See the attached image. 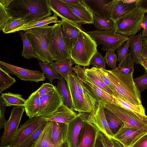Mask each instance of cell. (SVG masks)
<instances>
[{"label":"cell","instance_id":"d6a6232c","mask_svg":"<svg viewBox=\"0 0 147 147\" xmlns=\"http://www.w3.org/2000/svg\"><path fill=\"white\" fill-rule=\"evenodd\" d=\"M84 69L85 77L87 80L112 95L115 94L114 92L97 76L91 68H86L84 67Z\"/></svg>","mask_w":147,"mask_h":147},{"label":"cell","instance_id":"44dd1931","mask_svg":"<svg viewBox=\"0 0 147 147\" xmlns=\"http://www.w3.org/2000/svg\"><path fill=\"white\" fill-rule=\"evenodd\" d=\"M140 0L131 3H124L122 0H114L110 12V18L116 22L117 20L138 7Z\"/></svg>","mask_w":147,"mask_h":147},{"label":"cell","instance_id":"e575fe53","mask_svg":"<svg viewBox=\"0 0 147 147\" xmlns=\"http://www.w3.org/2000/svg\"><path fill=\"white\" fill-rule=\"evenodd\" d=\"M72 61L70 59L61 62H53L51 65L65 81L68 76L71 75L73 72Z\"/></svg>","mask_w":147,"mask_h":147},{"label":"cell","instance_id":"74e56055","mask_svg":"<svg viewBox=\"0 0 147 147\" xmlns=\"http://www.w3.org/2000/svg\"><path fill=\"white\" fill-rule=\"evenodd\" d=\"M27 23L24 18L11 17L6 22L2 31L4 34L12 33L13 31Z\"/></svg>","mask_w":147,"mask_h":147},{"label":"cell","instance_id":"680465c9","mask_svg":"<svg viewBox=\"0 0 147 147\" xmlns=\"http://www.w3.org/2000/svg\"><path fill=\"white\" fill-rule=\"evenodd\" d=\"M138 7L147 12V0H140Z\"/></svg>","mask_w":147,"mask_h":147},{"label":"cell","instance_id":"8d00e7d4","mask_svg":"<svg viewBox=\"0 0 147 147\" xmlns=\"http://www.w3.org/2000/svg\"><path fill=\"white\" fill-rule=\"evenodd\" d=\"M7 107L11 106H24L26 102L21 95L10 92L2 93L0 96Z\"/></svg>","mask_w":147,"mask_h":147},{"label":"cell","instance_id":"484cf974","mask_svg":"<svg viewBox=\"0 0 147 147\" xmlns=\"http://www.w3.org/2000/svg\"><path fill=\"white\" fill-rule=\"evenodd\" d=\"M130 40V53L134 63L141 65V51L143 37L141 32L138 35L129 37Z\"/></svg>","mask_w":147,"mask_h":147},{"label":"cell","instance_id":"7402d4cb","mask_svg":"<svg viewBox=\"0 0 147 147\" xmlns=\"http://www.w3.org/2000/svg\"><path fill=\"white\" fill-rule=\"evenodd\" d=\"M114 1L84 0L85 3L94 14L104 18H110V11Z\"/></svg>","mask_w":147,"mask_h":147},{"label":"cell","instance_id":"ba28073f","mask_svg":"<svg viewBox=\"0 0 147 147\" xmlns=\"http://www.w3.org/2000/svg\"><path fill=\"white\" fill-rule=\"evenodd\" d=\"M55 25L49 46L54 60L57 62H61L71 59L70 52L62 35L61 22Z\"/></svg>","mask_w":147,"mask_h":147},{"label":"cell","instance_id":"f1b7e54d","mask_svg":"<svg viewBox=\"0 0 147 147\" xmlns=\"http://www.w3.org/2000/svg\"><path fill=\"white\" fill-rule=\"evenodd\" d=\"M61 22V20H58L57 17L54 14L39 20L27 23L14 30L12 33L20 31L25 32L30 29L48 25L51 23H57Z\"/></svg>","mask_w":147,"mask_h":147},{"label":"cell","instance_id":"6f0895ef","mask_svg":"<svg viewBox=\"0 0 147 147\" xmlns=\"http://www.w3.org/2000/svg\"><path fill=\"white\" fill-rule=\"evenodd\" d=\"M95 147H105L102 140L100 132L97 137Z\"/></svg>","mask_w":147,"mask_h":147},{"label":"cell","instance_id":"9a60e30c","mask_svg":"<svg viewBox=\"0 0 147 147\" xmlns=\"http://www.w3.org/2000/svg\"><path fill=\"white\" fill-rule=\"evenodd\" d=\"M146 134L147 125L140 128H128L123 126L113 138L125 147H131Z\"/></svg>","mask_w":147,"mask_h":147},{"label":"cell","instance_id":"e7e4bbea","mask_svg":"<svg viewBox=\"0 0 147 147\" xmlns=\"http://www.w3.org/2000/svg\"><path fill=\"white\" fill-rule=\"evenodd\" d=\"M58 147H69L68 144L66 141L61 144Z\"/></svg>","mask_w":147,"mask_h":147},{"label":"cell","instance_id":"83f0119b","mask_svg":"<svg viewBox=\"0 0 147 147\" xmlns=\"http://www.w3.org/2000/svg\"><path fill=\"white\" fill-rule=\"evenodd\" d=\"M40 106V96L36 91L26 100L24 106L26 114L29 118L36 117Z\"/></svg>","mask_w":147,"mask_h":147},{"label":"cell","instance_id":"ee69618b","mask_svg":"<svg viewBox=\"0 0 147 147\" xmlns=\"http://www.w3.org/2000/svg\"><path fill=\"white\" fill-rule=\"evenodd\" d=\"M91 69L97 76L114 92L115 94L117 93L112 84L105 74L103 69L94 67H92Z\"/></svg>","mask_w":147,"mask_h":147},{"label":"cell","instance_id":"603a6c76","mask_svg":"<svg viewBox=\"0 0 147 147\" xmlns=\"http://www.w3.org/2000/svg\"><path fill=\"white\" fill-rule=\"evenodd\" d=\"M78 115L64 103L53 114L45 118L47 121H54L68 124Z\"/></svg>","mask_w":147,"mask_h":147},{"label":"cell","instance_id":"d590c367","mask_svg":"<svg viewBox=\"0 0 147 147\" xmlns=\"http://www.w3.org/2000/svg\"><path fill=\"white\" fill-rule=\"evenodd\" d=\"M66 82L61 76L60 79L58 81L56 87L62 97L63 103L73 110L70 94Z\"/></svg>","mask_w":147,"mask_h":147},{"label":"cell","instance_id":"6125c7cd","mask_svg":"<svg viewBox=\"0 0 147 147\" xmlns=\"http://www.w3.org/2000/svg\"><path fill=\"white\" fill-rule=\"evenodd\" d=\"M13 0H0V4L5 8H7Z\"/></svg>","mask_w":147,"mask_h":147},{"label":"cell","instance_id":"681fc988","mask_svg":"<svg viewBox=\"0 0 147 147\" xmlns=\"http://www.w3.org/2000/svg\"><path fill=\"white\" fill-rule=\"evenodd\" d=\"M134 62L130 53H129L122 61L118 64L119 69L134 67Z\"/></svg>","mask_w":147,"mask_h":147},{"label":"cell","instance_id":"d6986e66","mask_svg":"<svg viewBox=\"0 0 147 147\" xmlns=\"http://www.w3.org/2000/svg\"><path fill=\"white\" fill-rule=\"evenodd\" d=\"M61 24L63 37L70 53L79 34L82 30L81 28L64 19H61Z\"/></svg>","mask_w":147,"mask_h":147},{"label":"cell","instance_id":"60d3db41","mask_svg":"<svg viewBox=\"0 0 147 147\" xmlns=\"http://www.w3.org/2000/svg\"><path fill=\"white\" fill-rule=\"evenodd\" d=\"M8 72L0 67V92L9 88L16 82L14 78L11 77Z\"/></svg>","mask_w":147,"mask_h":147},{"label":"cell","instance_id":"4dcf8cb0","mask_svg":"<svg viewBox=\"0 0 147 147\" xmlns=\"http://www.w3.org/2000/svg\"><path fill=\"white\" fill-rule=\"evenodd\" d=\"M52 132L51 121H48L44 130L32 147H52Z\"/></svg>","mask_w":147,"mask_h":147},{"label":"cell","instance_id":"4316f807","mask_svg":"<svg viewBox=\"0 0 147 147\" xmlns=\"http://www.w3.org/2000/svg\"><path fill=\"white\" fill-rule=\"evenodd\" d=\"M70 77L76 89L82 95L92 111L94 110L98 102L89 92L74 72L70 75Z\"/></svg>","mask_w":147,"mask_h":147},{"label":"cell","instance_id":"7a4b0ae2","mask_svg":"<svg viewBox=\"0 0 147 147\" xmlns=\"http://www.w3.org/2000/svg\"><path fill=\"white\" fill-rule=\"evenodd\" d=\"M45 25L26 31L25 34L32 46L36 58L47 64L53 62L54 59L50 52L49 43L55 27Z\"/></svg>","mask_w":147,"mask_h":147},{"label":"cell","instance_id":"cb8c5ba5","mask_svg":"<svg viewBox=\"0 0 147 147\" xmlns=\"http://www.w3.org/2000/svg\"><path fill=\"white\" fill-rule=\"evenodd\" d=\"M65 3L73 13L82 20L83 24H93L94 14L86 5L84 0L77 5Z\"/></svg>","mask_w":147,"mask_h":147},{"label":"cell","instance_id":"94428289","mask_svg":"<svg viewBox=\"0 0 147 147\" xmlns=\"http://www.w3.org/2000/svg\"><path fill=\"white\" fill-rule=\"evenodd\" d=\"M65 3L72 5H77L81 3L83 0H61Z\"/></svg>","mask_w":147,"mask_h":147},{"label":"cell","instance_id":"30bf717a","mask_svg":"<svg viewBox=\"0 0 147 147\" xmlns=\"http://www.w3.org/2000/svg\"><path fill=\"white\" fill-rule=\"evenodd\" d=\"M45 118L38 117L29 118L22 124L9 145L10 147H19L26 139L45 122Z\"/></svg>","mask_w":147,"mask_h":147},{"label":"cell","instance_id":"be15d7a7","mask_svg":"<svg viewBox=\"0 0 147 147\" xmlns=\"http://www.w3.org/2000/svg\"><path fill=\"white\" fill-rule=\"evenodd\" d=\"M141 65L147 71V59L142 57V63Z\"/></svg>","mask_w":147,"mask_h":147},{"label":"cell","instance_id":"bcb514c9","mask_svg":"<svg viewBox=\"0 0 147 147\" xmlns=\"http://www.w3.org/2000/svg\"><path fill=\"white\" fill-rule=\"evenodd\" d=\"M104 59L109 67L113 69L117 67L116 65L117 56L115 54V51H106Z\"/></svg>","mask_w":147,"mask_h":147},{"label":"cell","instance_id":"c3c4849f","mask_svg":"<svg viewBox=\"0 0 147 147\" xmlns=\"http://www.w3.org/2000/svg\"><path fill=\"white\" fill-rule=\"evenodd\" d=\"M5 8L0 4V30H2L7 20L10 18Z\"/></svg>","mask_w":147,"mask_h":147},{"label":"cell","instance_id":"db71d44e","mask_svg":"<svg viewBox=\"0 0 147 147\" xmlns=\"http://www.w3.org/2000/svg\"><path fill=\"white\" fill-rule=\"evenodd\" d=\"M101 138L105 147H114L110 138L107 136L100 131Z\"/></svg>","mask_w":147,"mask_h":147},{"label":"cell","instance_id":"5bb4252c","mask_svg":"<svg viewBox=\"0 0 147 147\" xmlns=\"http://www.w3.org/2000/svg\"><path fill=\"white\" fill-rule=\"evenodd\" d=\"M0 66L8 73L16 75L22 80L37 82L45 80L44 73L39 71L24 69L1 61Z\"/></svg>","mask_w":147,"mask_h":147},{"label":"cell","instance_id":"03108f58","mask_svg":"<svg viewBox=\"0 0 147 147\" xmlns=\"http://www.w3.org/2000/svg\"><path fill=\"white\" fill-rule=\"evenodd\" d=\"M137 0H122L125 3H134Z\"/></svg>","mask_w":147,"mask_h":147},{"label":"cell","instance_id":"4fadbf2b","mask_svg":"<svg viewBox=\"0 0 147 147\" xmlns=\"http://www.w3.org/2000/svg\"><path fill=\"white\" fill-rule=\"evenodd\" d=\"M105 103L102 101L97 104L94 110L90 113H84L85 120L94 124L99 131L109 138H113V135L108 125L104 112Z\"/></svg>","mask_w":147,"mask_h":147},{"label":"cell","instance_id":"3957f363","mask_svg":"<svg viewBox=\"0 0 147 147\" xmlns=\"http://www.w3.org/2000/svg\"><path fill=\"white\" fill-rule=\"evenodd\" d=\"M103 70L117 93L133 104L142 105L140 92L134 82L133 72L124 73L120 71L117 67L111 70Z\"/></svg>","mask_w":147,"mask_h":147},{"label":"cell","instance_id":"f6af8a7d","mask_svg":"<svg viewBox=\"0 0 147 147\" xmlns=\"http://www.w3.org/2000/svg\"><path fill=\"white\" fill-rule=\"evenodd\" d=\"M135 84L140 92L147 88V71L141 76L134 79Z\"/></svg>","mask_w":147,"mask_h":147},{"label":"cell","instance_id":"f35d334b","mask_svg":"<svg viewBox=\"0 0 147 147\" xmlns=\"http://www.w3.org/2000/svg\"><path fill=\"white\" fill-rule=\"evenodd\" d=\"M23 43V49L22 56L28 59L36 58L32 45L28 39L22 31H19Z\"/></svg>","mask_w":147,"mask_h":147},{"label":"cell","instance_id":"003e7915","mask_svg":"<svg viewBox=\"0 0 147 147\" xmlns=\"http://www.w3.org/2000/svg\"><path fill=\"white\" fill-rule=\"evenodd\" d=\"M10 147L9 144L7 145L4 147Z\"/></svg>","mask_w":147,"mask_h":147},{"label":"cell","instance_id":"9f6ffc18","mask_svg":"<svg viewBox=\"0 0 147 147\" xmlns=\"http://www.w3.org/2000/svg\"><path fill=\"white\" fill-rule=\"evenodd\" d=\"M143 30L142 35L143 37H147V14L145 15L143 22Z\"/></svg>","mask_w":147,"mask_h":147},{"label":"cell","instance_id":"836d02e7","mask_svg":"<svg viewBox=\"0 0 147 147\" xmlns=\"http://www.w3.org/2000/svg\"><path fill=\"white\" fill-rule=\"evenodd\" d=\"M93 24L98 30L116 32L115 22L110 18H104L93 15Z\"/></svg>","mask_w":147,"mask_h":147},{"label":"cell","instance_id":"7dc6e473","mask_svg":"<svg viewBox=\"0 0 147 147\" xmlns=\"http://www.w3.org/2000/svg\"><path fill=\"white\" fill-rule=\"evenodd\" d=\"M130 47V40L129 39L125 42V44L122 46L119 47L117 52L118 55L117 61L120 63L125 57L129 53V48Z\"/></svg>","mask_w":147,"mask_h":147},{"label":"cell","instance_id":"816d5d0a","mask_svg":"<svg viewBox=\"0 0 147 147\" xmlns=\"http://www.w3.org/2000/svg\"><path fill=\"white\" fill-rule=\"evenodd\" d=\"M6 106L1 97H0V129L4 128L6 121L5 117Z\"/></svg>","mask_w":147,"mask_h":147},{"label":"cell","instance_id":"b9f144b4","mask_svg":"<svg viewBox=\"0 0 147 147\" xmlns=\"http://www.w3.org/2000/svg\"><path fill=\"white\" fill-rule=\"evenodd\" d=\"M48 121H46L26 139L19 147H32L45 128Z\"/></svg>","mask_w":147,"mask_h":147},{"label":"cell","instance_id":"7bdbcfd3","mask_svg":"<svg viewBox=\"0 0 147 147\" xmlns=\"http://www.w3.org/2000/svg\"><path fill=\"white\" fill-rule=\"evenodd\" d=\"M106 62L101 53L96 52L92 56L90 61V65L96 68L106 69Z\"/></svg>","mask_w":147,"mask_h":147},{"label":"cell","instance_id":"5b68a950","mask_svg":"<svg viewBox=\"0 0 147 147\" xmlns=\"http://www.w3.org/2000/svg\"><path fill=\"white\" fill-rule=\"evenodd\" d=\"M147 12L138 7L115 22L116 32L129 37L135 36L143 27Z\"/></svg>","mask_w":147,"mask_h":147},{"label":"cell","instance_id":"2e32d148","mask_svg":"<svg viewBox=\"0 0 147 147\" xmlns=\"http://www.w3.org/2000/svg\"><path fill=\"white\" fill-rule=\"evenodd\" d=\"M84 122L82 113L67 124L66 142L69 147H78Z\"/></svg>","mask_w":147,"mask_h":147},{"label":"cell","instance_id":"d4e9b609","mask_svg":"<svg viewBox=\"0 0 147 147\" xmlns=\"http://www.w3.org/2000/svg\"><path fill=\"white\" fill-rule=\"evenodd\" d=\"M51 122L52 127V147H58L62 143L66 141L67 124L54 121Z\"/></svg>","mask_w":147,"mask_h":147},{"label":"cell","instance_id":"f546056e","mask_svg":"<svg viewBox=\"0 0 147 147\" xmlns=\"http://www.w3.org/2000/svg\"><path fill=\"white\" fill-rule=\"evenodd\" d=\"M112 96L114 103L127 110L146 115L145 109L142 105H137L133 104L117 93Z\"/></svg>","mask_w":147,"mask_h":147},{"label":"cell","instance_id":"ab89813d","mask_svg":"<svg viewBox=\"0 0 147 147\" xmlns=\"http://www.w3.org/2000/svg\"><path fill=\"white\" fill-rule=\"evenodd\" d=\"M38 64L45 77L47 78L50 83L52 84L53 81L55 79L59 80L60 79L61 76L51 64L45 63L40 61H39Z\"/></svg>","mask_w":147,"mask_h":147},{"label":"cell","instance_id":"e0dca14e","mask_svg":"<svg viewBox=\"0 0 147 147\" xmlns=\"http://www.w3.org/2000/svg\"><path fill=\"white\" fill-rule=\"evenodd\" d=\"M48 5L55 16L69 21L81 28L82 20L75 15L61 0H48Z\"/></svg>","mask_w":147,"mask_h":147},{"label":"cell","instance_id":"f907efd6","mask_svg":"<svg viewBox=\"0 0 147 147\" xmlns=\"http://www.w3.org/2000/svg\"><path fill=\"white\" fill-rule=\"evenodd\" d=\"M55 86L50 83L43 84L36 91L40 96L50 92L54 88Z\"/></svg>","mask_w":147,"mask_h":147},{"label":"cell","instance_id":"8fae6325","mask_svg":"<svg viewBox=\"0 0 147 147\" xmlns=\"http://www.w3.org/2000/svg\"><path fill=\"white\" fill-rule=\"evenodd\" d=\"M40 106L36 117L46 118L53 114L63 103L56 86L47 93L40 96Z\"/></svg>","mask_w":147,"mask_h":147},{"label":"cell","instance_id":"91938a15","mask_svg":"<svg viewBox=\"0 0 147 147\" xmlns=\"http://www.w3.org/2000/svg\"><path fill=\"white\" fill-rule=\"evenodd\" d=\"M110 139L114 147H125L121 142L113 138H109Z\"/></svg>","mask_w":147,"mask_h":147},{"label":"cell","instance_id":"1f68e13d","mask_svg":"<svg viewBox=\"0 0 147 147\" xmlns=\"http://www.w3.org/2000/svg\"><path fill=\"white\" fill-rule=\"evenodd\" d=\"M104 112L108 126L114 136L124 125V123L118 116L105 107Z\"/></svg>","mask_w":147,"mask_h":147},{"label":"cell","instance_id":"8992f818","mask_svg":"<svg viewBox=\"0 0 147 147\" xmlns=\"http://www.w3.org/2000/svg\"><path fill=\"white\" fill-rule=\"evenodd\" d=\"M86 32L96 41L102 46L103 51H115L128 40L129 37L114 31L97 30Z\"/></svg>","mask_w":147,"mask_h":147},{"label":"cell","instance_id":"7c38bea8","mask_svg":"<svg viewBox=\"0 0 147 147\" xmlns=\"http://www.w3.org/2000/svg\"><path fill=\"white\" fill-rule=\"evenodd\" d=\"M73 71L98 102L100 101L105 103L114 102L112 95L86 79L85 76L84 67H82L80 65H76L73 67Z\"/></svg>","mask_w":147,"mask_h":147},{"label":"cell","instance_id":"ac0fdd59","mask_svg":"<svg viewBox=\"0 0 147 147\" xmlns=\"http://www.w3.org/2000/svg\"><path fill=\"white\" fill-rule=\"evenodd\" d=\"M65 81L70 94L73 109L78 113H90L92 111L82 95L76 90L71 81L70 75Z\"/></svg>","mask_w":147,"mask_h":147},{"label":"cell","instance_id":"52a82bcc","mask_svg":"<svg viewBox=\"0 0 147 147\" xmlns=\"http://www.w3.org/2000/svg\"><path fill=\"white\" fill-rule=\"evenodd\" d=\"M104 106L118 116L125 127L140 128L147 125L146 115L127 110L114 102L105 103Z\"/></svg>","mask_w":147,"mask_h":147},{"label":"cell","instance_id":"ffe728a7","mask_svg":"<svg viewBox=\"0 0 147 147\" xmlns=\"http://www.w3.org/2000/svg\"><path fill=\"white\" fill-rule=\"evenodd\" d=\"M82 113L84 122L78 147H95L99 130L94 124L87 121Z\"/></svg>","mask_w":147,"mask_h":147},{"label":"cell","instance_id":"f5cc1de1","mask_svg":"<svg viewBox=\"0 0 147 147\" xmlns=\"http://www.w3.org/2000/svg\"><path fill=\"white\" fill-rule=\"evenodd\" d=\"M131 147H147V134L141 137Z\"/></svg>","mask_w":147,"mask_h":147},{"label":"cell","instance_id":"9c48e42d","mask_svg":"<svg viewBox=\"0 0 147 147\" xmlns=\"http://www.w3.org/2000/svg\"><path fill=\"white\" fill-rule=\"evenodd\" d=\"M24 111V106H16L12 108L10 117L4 125V131L0 138V147L8 145L13 138L18 129Z\"/></svg>","mask_w":147,"mask_h":147},{"label":"cell","instance_id":"11a10c76","mask_svg":"<svg viewBox=\"0 0 147 147\" xmlns=\"http://www.w3.org/2000/svg\"><path fill=\"white\" fill-rule=\"evenodd\" d=\"M141 55L142 57L147 59V37H143Z\"/></svg>","mask_w":147,"mask_h":147},{"label":"cell","instance_id":"277c9868","mask_svg":"<svg viewBox=\"0 0 147 147\" xmlns=\"http://www.w3.org/2000/svg\"><path fill=\"white\" fill-rule=\"evenodd\" d=\"M97 47L95 40L82 30L70 53L71 59L76 65L89 66L92 57L98 52Z\"/></svg>","mask_w":147,"mask_h":147},{"label":"cell","instance_id":"6da1fadb","mask_svg":"<svg viewBox=\"0 0 147 147\" xmlns=\"http://www.w3.org/2000/svg\"><path fill=\"white\" fill-rule=\"evenodd\" d=\"M5 8L10 17L24 18L27 23L41 20L52 14L48 0H13Z\"/></svg>","mask_w":147,"mask_h":147}]
</instances>
